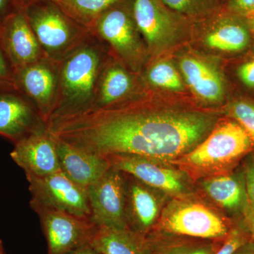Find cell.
Wrapping results in <instances>:
<instances>
[{
  "label": "cell",
  "instance_id": "1",
  "mask_svg": "<svg viewBox=\"0 0 254 254\" xmlns=\"http://www.w3.org/2000/svg\"><path fill=\"white\" fill-rule=\"evenodd\" d=\"M218 122L214 110L131 98L55 117L47 127L57 139L88 153L170 164L199 144Z\"/></svg>",
  "mask_w": 254,
  "mask_h": 254
},
{
  "label": "cell",
  "instance_id": "2",
  "mask_svg": "<svg viewBox=\"0 0 254 254\" xmlns=\"http://www.w3.org/2000/svg\"><path fill=\"white\" fill-rule=\"evenodd\" d=\"M253 144V140L238 123L219 121L199 144L170 165L182 170L194 184L231 173Z\"/></svg>",
  "mask_w": 254,
  "mask_h": 254
},
{
  "label": "cell",
  "instance_id": "3",
  "mask_svg": "<svg viewBox=\"0 0 254 254\" xmlns=\"http://www.w3.org/2000/svg\"><path fill=\"white\" fill-rule=\"evenodd\" d=\"M106 56L104 44L91 33L58 64V95L50 119L85 110L93 105Z\"/></svg>",
  "mask_w": 254,
  "mask_h": 254
},
{
  "label": "cell",
  "instance_id": "4",
  "mask_svg": "<svg viewBox=\"0 0 254 254\" xmlns=\"http://www.w3.org/2000/svg\"><path fill=\"white\" fill-rule=\"evenodd\" d=\"M231 222L194 192L170 197L151 230L210 240H224ZM150 230V231H151Z\"/></svg>",
  "mask_w": 254,
  "mask_h": 254
},
{
  "label": "cell",
  "instance_id": "5",
  "mask_svg": "<svg viewBox=\"0 0 254 254\" xmlns=\"http://www.w3.org/2000/svg\"><path fill=\"white\" fill-rule=\"evenodd\" d=\"M23 11L45 55L55 63H60L91 34L53 0H30Z\"/></svg>",
  "mask_w": 254,
  "mask_h": 254
},
{
  "label": "cell",
  "instance_id": "6",
  "mask_svg": "<svg viewBox=\"0 0 254 254\" xmlns=\"http://www.w3.org/2000/svg\"><path fill=\"white\" fill-rule=\"evenodd\" d=\"M90 31L131 71H141L148 52L133 17V0H123L105 11Z\"/></svg>",
  "mask_w": 254,
  "mask_h": 254
},
{
  "label": "cell",
  "instance_id": "7",
  "mask_svg": "<svg viewBox=\"0 0 254 254\" xmlns=\"http://www.w3.org/2000/svg\"><path fill=\"white\" fill-rule=\"evenodd\" d=\"M133 14L148 53L152 55L176 46L187 36L193 23L161 0H133Z\"/></svg>",
  "mask_w": 254,
  "mask_h": 254
},
{
  "label": "cell",
  "instance_id": "8",
  "mask_svg": "<svg viewBox=\"0 0 254 254\" xmlns=\"http://www.w3.org/2000/svg\"><path fill=\"white\" fill-rule=\"evenodd\" d=\"M111 168L130 175L170 197L191 193L192 182L182 170L173 165L134 155L105 157Z\"/></svg>",
  "mask_w": 254,
  "mask_h": 254
},
{
  "label": "cell",
  "instance_id": "9",
  "mask_svg": "<svg viewBox=\"0 0 254 254\" xmlns=\"http://www.w3.org/2000/svg\"><path fill=\"white\" fill-rule=\"evenodd\" d=\"M31 205H40L90 219L88 190L73 182L62 170L45 177H26Z\"/></svg>",
  "mask_w": 254,
  "mask_h": 254
},
{
  "label": "cell",
  "instance_id": "10",
  "mask_svg": "<svg viewBox=\"0 0 254 254\" xmlns=\"http://www.w3.org/2000/svg\"><path fill=\"white\" fill-rule=\"evenodd\" d=\"M31 206L41 220L48 254H68L91 243L97 227L90 219L40 205Z\"/></svg>",
  "mask_w": 254,
  "mask_h": 254
},
{
  "label": "cell",
  "instance_id": "11",
  "mask_svg": "<svg viewBox=\"0 0 254 254\" xmlns=\"http://www.w3.org/2000/svg\"><path fill=\"white\" fill-rule=\"evenodd\" d=\"M91 216L96 227L126 228V179L125 174L110 168L88 189Z\"/></svg>",
  "mask_w": 254,
  "mask_h": 254
},
{
  "label": "cell",
  "instance_id": "12",
  "mask_svg": "<svg viewBox=\"0 0 254 254\" xmlns=\"http://www.w3.org/2000/svg\"><path fill=\"white\" fill-rule=\"evenodd\" d=\"M58 64L45 58L14 71L16 88L34 105L46 125L58 95Z\"/></svg>",
  "mask_w": 254,
  "mask_h": 254
},
{
  "label": "cell",
  "instance_id": "13",
  "mask_svg": "<svg viewBox=\"0 0 254 254\" xmlns=\"http://www.w3.org/2000/svg\"><path fill=\"white\" fill-rule=\"evenodd\" d=\"M46 128L34 105L16 87L0 88V136L15 144Z\"/></svg>",
  "mask_w": 254,
  "mask_h": 254
},
{
  "label": "cell",
  "instance_id": "14",
  "mask_svg": "<svg viewBox=\"0 0 254 254\" xmlns=\"http://www.w3.org/2000/svg\"><path fill=\"white\" fill-rule=\"evenodd\" d=\"M0 45L14 71L48 58L32 31L23 9L0 23Z\"/></svg>",
  "mask_w": 254,
  "mask_h": 254
},
{
  "label": "cell",
  "instance_id": "15",
  "mask_svg": "<svg viewBox=\"0 0 254 254\" xmlns=\"http://www.w3.org/2000/svg\"><path fill=\"white\" fill-rule=\"evenodd\" d=\"M10 155L26 177L48 176L61 170L58 141L48 127L15 143Z\"/></svg>",
  "mask_w": 254,
  "mask_h": 254
},
{
  "label": "cell",
  "instance_id": "16",
  "mask_svg": "<svg viewBox=\"0 0 254 254\" xmlns=\"http://www.w3.org/2000/svg\"><path fill=\"white\" fill-rule=\"evenodd\" d=\"M126 179V213L128 227L145 235L154 227L165 205L166 197L130 175Z\"/></svg>",
  "mask_w": 254,
  "mask_h": 254
},
{
  "label": "cell",
  "instance_id": "17",
  "mask_svg": "<svg viewBox=\"0 0 254 254\" xmlns=\"http://www.w3.org/2000/svg\"><path fill=\"white\" fill-rule=\"evenodd\" d=\"M200 19L206 28L205 43L209 48L237 53L245 50L250 45L252 35L245 17L222 7Z\"/></svg>",
  "mask_w": 254,
  "mask_h": 254
},
{
  "label": "cell",
  "instance_id": "18",
  "mask_svg": "<svg viewBox=\"0 0 254 254\" xmlns=\"http://www.w3.org/2000/svg\"><path fill=\"white\" fill-rule=\"evenodd\" d=\"M57 141L62 171L83 188L88 190L111 168L105 157L88 153L60 140Z\"/></svg>",
  "mask_w": 254,
  "mask_h": 254
},
{
  "label": "cell",
  "instance_id": "19",
  "mask_svg": "<svg viewBox=\"0 0 254 254\" xmlns=\"http://www.w3.org/2000/svg\"><path fill=\"white\" fill-rule=\"evenodd\" d=\"M180 67L187 85L199 99L208 103L223 100V78L211 64L195 57L185 56L180 60Z\"/></svg>",
  "mask_w": 254,
  "mask_h": 254
},
{
  "label": "cell",
  "instance_id": "20",
  "mask_svg": "<svg viewBox=\"0 0 254 254\" xmlns=\"http://www.w3.org/2000/svg\"><path fill=\"white\" fill-rule=\"evenodd\" d=\"M134 87V78L126 66L118 60L107 59L98 78L93 105L90 108H103L129 99Z\"/></svg>",
  "mask_w": 254,
  "mask_h": 254
},
{
  "label": "cell",
  "instance_id": "21",
  "mask_svg": "<svg viewBox=\"0 0 254 254\" xmlns=\"http://www.w3.org/2000/svg\"><path fill=\"white\" fill-rule=\"evenodd\" d=\"M147 254H215L224 240H203L151 230L145 235Z\"/></svg>",
  "mask_w": 254,
  "mask_h": 254
},
{
  "label": "cell",
  "instance_id": "22",
  "mask_svg": "<svg viewBox=\"0 0 254 254\" xmlns=\"http://www.w3.org/2000/svg\"><path fill=\"white\" fill-rule=\"evenodd\" d=\"M91 245L102 254H147L145 235L129 227H97Z\"/></svg>",
  "mask_w": 254,
  "mask_h": 254
},
{
  "label": "cell",
  "instance_id": "23",
  "mask_svg": "<svg viewBox=\"0 0 254 254\" xmlns=\"http://www.w3.org/2000/svg\"><path fill=\"white\" fill-rule=\"evenodd\" d=\"M199 182L205 194L220 208L229 211L243 210L247 202L245 187L235 175H219Z\"/></svg>",
  "mask_w": 254,
  "mask_h": 254
},
{
  "label": "cell",
  "instance_id": "24",
  "mask_svg": "<svg viewBox=\"0 0 254 254\" xmlns=\"http://www.w3.org/2000/svg\"><path fill=\"white\" fill-rule=\"evenodd\" d=\"M123 0H60L58 4L74 21L91 29L98 18Z\"/></svg>",
  "mask_w": 254,
  "mask_h": 254
},
{
  "label": "cell",
  "instance_id": "25",
  "mask_svg": "<svg viewBox=\"0 0 254 254\" xmlns=\"http://www.w3.org/2000/svg\"><path fill=\"white\" fill-rule=\"evenodd\" d=\"M146 78L152 86L172 91L185 89L181 76L173 64L168 60H160L150 66Z\"/></svg>",
  "mask_w": 254,
  "mask_h": 254
},
{
  "label": "cell",
  "instance_id": "26",
  "mask_svg": "<svg viewBox=\"0 0 254 254\" xmlns=\"http://www.w3.org/2000/svg\"><path fill=\"white\" fill-rule=\"evenodd\" d=\"M170 7L190 18L191 21L200 19L213 14L222 7L221 0H161Z\"/></svg>",
  "mask_w": 254,
  "mask_h": 254
},
{
  "label": "cell",
  "instance_id": "27",
  "mask_svg": "<svg viewBox=\"0 0 254 254\" xmlns=\"http://www.w3.org/2000/svg\"><path fill=\"white\" fill-rule=\"evenodd\" d=\"M252 240L245 225H232L220 249L215 254H234Z\"/></svg>",
  "mask_w": 254,
  "mask_h": 254
},
{
  "label": "cell",
  "instance_id": "28",
  "mask_svg": "<svg viewBox=\"0 0 254 254\" xmlns=\"http://www.w3.org/2000/svg\"><path fill=\"white\" fill-rule=\"evenodd\" d=\"M230 113L254 141V105L249 102L237 101L232 104Z\"/></svg>",
  "mask_w": 254,
  "mask_h": 254
},
{
  "label": "cell",
  "instance_id": "29",
  "mask_svg": "<svg viewBox=\"0 0 254 254\" xmlns=\"http://www.w3.org/2000/svg\"><path fill=\"white\" fill-rule=\"evenodd\" d=\"M16 87L14 69L0 45V88Z\"/></svg>",
  "mask_w": 254,
  "mask_h": 254
},
{
  "label": "cell",
  "instance_id": "30",
  "mask_svg": "<svg viewBox=\"0 0 254 254\" xmlns=\"http://www.w3.org/2000/svg\"><path fill=\"white\" fill-rule=\"evenodd\" d=\"M222 7L232 14L246 17L254 11V0H225Z\"/></svg>",
  "mask_w": 254,
  "mask_h": 254
},
{
  "label": "cell",
  "instance_id": "31",
  "mask_svg": "<svg viewBox=\"0 0 254 254\" xmlns=\"http://www.w3.org/2000/svg\"><path fill=\"white\" fill-rule=\"evenodd\" d=\"M244 177L247 199L254 204V155L246 160Z\"/></svg>",
  "mask_w": 254,
  "mask_h": 254
},
{
  "label": "cell",
  "instance_id": "32",
  "mask_svg": "<svg viewBox=\"0 0 254 254\" xmlns=\"http://www.w3.org/2000/svg\"><path fill=\"white\" fill-rule=\"evenodd\" d=\"M27 0H0V23L14 12L23 9Z\"/></svg>",
  "mask_w": 254,
  "mask_h": 254
},
{
  "label": "cell",
  "instance_id": "33",
  "mask_svg": "<svg viewBox=\"0 0 254 254\" xmlns=\"http://www.w3.org/2000/svg\"><path fill=\"white\" fill-rule=\"evenodd\" d=\"M238 76L246 86L254 87V60L245 63L238 69Z\"/></svg>",
  "mask_w": 254,
  "mask_h": 254
},
{
  "label": "cell",
  "instance_id": "34",
  "mask_svg": "<svg viewBox=\"0 0 254 254\" xmlns=\"http://www.w3.org/2000/svg\"><path fill=\"white\" fill-rule=\"evenodd\" d=\"M245 221L244 225L250 233L251 238L254 242V204L247 200L243 208Z\"/></svg>",
  "mask_w": 254,
  "mask_h": 254
},
{
  "label": "cell",
  "instance_id": "35",
  "mask_svg": "<svg viewBox=\"0 0 254 254\" xmlns=\"http://www.w3.org/2000/svg\"><path fill=\"white\" fill-rule=\"evenodd\" d=\"M68 254H102L98 250H95L91 243L86 244L78 247Z\"/></svg>",
  "mask_w": 254,
  "mask_h": 254
},
{
  "label": "cell",
  "instance_id": "36",
  "mask_svg": "<svg viewBox=\"0 0 254 254\" xmlns=\"http://www.w3.org/2000/svg\"><path fill=\"white\" fill-rule=\"evenodd\" d=\"M234 254H254V242L251 240Z\"/></svg>",
  "mask_w": 254,
  "mask_h": 254
},
{
  "label": "cell",
  "instance_id": "37",
  "mask_svg": "<svg viewBox=\"0 0 254 254\" xmlns=\"http://www.w3.org/2000/svg\"><path fill=\"white\" fill-rule=\"evenodd\" d=\"M245 19L248 25L249 29H250L251 35L254 38V11L251 14L246 16Z\"/></svg>",
  "mask_w": 254,
  "mask_h": 254
},
{
  "label": "cell",
  "instance_id": "38",
  "mask_svg": "<svg viewBox=\"0 0 254 254\" xmlns=\"http://www.w3.org/2000/svg\"><path fill=\"white\" fill-rule=\"evenodd\" d=\"M0 254H5L4 247H3L2 241L0 240Z\"/></svg>",
  "mask_w": 254,
  "mask_h": 254
},
{
  "label": "cell",
  "instance_id": "39",
  "mask_svg": "<svg viewBox=\"0 0 254 254\" xmlns=\"http://www.w3.org/2000/svg\"><path fill=\"white\" fill-rule=\"evenodd\" d=\"M30 0H27V2L28 1H29ZM53 1H55V2H58V1H60V0H53Z\"/></svg>",
  "mask_w": 254,
  "mask_h": 254
},
{
  "label": "cell",
  "instance_id": "40",
  "mask_svg": "<svg viewBox=\"0 0 254 254\" xmlns=\"http://www.w3.org/2000/svg\"><path fill=\"white\" fill-rule=\"evenodd\" d=\"M221 1H222V0H221Z\"/></svg>",
  "mask_w": 254,
  "mask_h": 254
}]
</instances>
